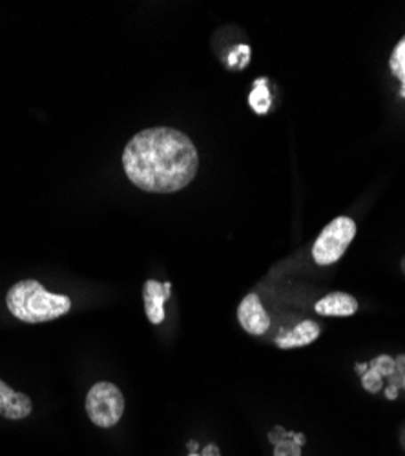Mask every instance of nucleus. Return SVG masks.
Returning a JSON list of instances; mask_svg holds the SVG:
<instances>
[{"instance_id":"nucleus-1","label":"nucleus","mask_w":405,"mask_h":456,"mask_svg":"<svg viewBox=\"0 0 405 456\" xmlns=\"http://www.w3.org/2000/svg\"><path fill=\"white\" fill-rule=\"evenodd\" d=\"M123 168L144 192L172 194L194 181L199 154L187 134L156 126L130 139L123 151Z\"/></svg>"},{"instance_id":"nucleus-15","label":"nucleus","mask_w":405,"mask_h":456,"mask_svg":"<svg viewBox=\"0 0 405 456\" xmlns=\"http://www.w3.org/2000/svg\"><path fill=\"white\" fill-rule=\"evenodd\" d=\"M248 55H250V50L247 46H238L231 53V66H236V68L245 66V62H248Z\"/></svg>"},{"instance_id":"nucleus-23","label":"nucleus","mask_w":405,"mask_h":456,"mask_svg":"<svg viewBox=\"0 0 405 456\" xmlns=\"http://www.w3.org/2000/svg\"><path fill=\"white\" fill-rule=\"evenodd\" d=\"M401 271H403V274H405V257L401 259Z\"/></svg>"},{"instance_id":"nucleus-18","label":"nucleus","mask_w":405,"mask_h":456,"mask_svg":"<svg viewBox=\"0 0 405 456\" xmlns=\"http://www.w3.org/2000/svg\"><path fill=\"white\" fill-rule=\"evenodd\" d=\"M201 456H221V452H219L217 445L208 444V445L203 449V454H201Z\"/></svg>"},{"instance_id":"nucleus-14","label":"nucleus","mask_w":405,"mask_h":456,"mask_svg":"<svg viewBox=\"0 0 405 456\" xmlns=\"http://www.w3.org/2000/svg\"><path fill=\"white\" fill-rule=\"evenodd\" d=\"M274 456H302V447L294 440H283L274 445Z\"/></svg>"},{"instance_id":"nucleus-8","label":"nucleus","mask_w":405,"mask_h":456,"mask_svg":"<svg viewBox=\"0 0 405 456\" xmlns=\"http://www.w3.org/2000/svg\"><path fill=\"white\" fill-rule=\"evenodd\" d=\"M314 311L320 316H352L358 311V301L351 294L333 292L321 297L314 305Z\"/></svg>"},{"instance_id":"nucleus-6","label":"nucleus","mask_w":405,"mask_h":456,"mask_svg":"<svg viewBox=\"0 0 405 456\" xmlns=\"http://www.w3.org/2000/svg\"><path fill=\"white\" fill-rule=\"evenodd\" d=\"M33 403L31 398L13 391L8 384L0 379V414L8 420H22L28 414H31Z\"/></svg>"},{"instance_id":"nucleus-12","label":"nucleus","mask_w":405,"mask_h":456,"mask_svg":"<svg viewBox=\"0 0 405 456\" xmlns=\"http://www.w3.org/2000/svg\"><path fill=\"white\" fill-rule=\"evenodd\" d=\"M361 384H363V389L369 391V393H378L382 389V374L369 367L367 369V372L361 376Z\"/></svg>"},{"instance_id":"nucleus-11","label":"nucleus","mask_w":405,"mask_h":456,"mask_svg":"<svg viewBox=\"0 0 405 456\" xmlns=\"http://www.w3.org/2000/svg\"><path fill=\"white\" fill-rule=\"evenodd\" d=\"M389 66L394 77L401 83V97H405V35L391 53Z\"/></svg>"},{"instance_id":"nucleus-2","label":"nucleus","mask_w":405,"mask_h":456,"mask_svg":"<svg viewBox=\"0 0 405 456\" xmlns=\"http://www.w3.org/2000/svg\"><path fill=\"white\" fill-rule=\"evenodd\" d=\"M10 313L24 323H45L69 313L71 299L48 292L43 283L24 280L15 283L6 296Z\"/></svg>"},{"instance_id":"nucleus-9","label":"nucleus","mask_w":405,"mask_h":456,"mask_svg":"<svg viewBox=\"0 0 405 456\" xmlns=\"http://www.w3.org/2000/svg\"><path fill=\"white\" fill-rule=\"evenodd\" d=\"M142 297H144V311L146 316H149L150 323L159 325L165 322V301L170 299L165 294V287L163 283L156 281V280H149L144 283L142 289Z\"/></svg>"},{"instance_id":"nucleus-13","label":"nucleus","mask_w":405,"mask_h":456,"mask_svg":"<svg viewBox=\"0 0 405 456\" xmlns=\"http://www.w3.org/2000/svg\"><path fill=\"white\" fill-rule=\"evenodd\" d=\"M369 367L377 369L382 376H391V374L394 372V369H396V363H394V360H393L391 356L382 354V356L375 358V360L369 363Z\"/></svg>"},{"instance_id":"nucleus-16","label":"nucleus","mask_w":405,"mask_h":456,"mask_svg":"<svg viewBox=\"0 0 405 456\" xmlns=\"http://www.w3.org/2000/svg\"><path fill=\"white\" fill-rule=\"evenodd\" d=\"M296 435V433H292V431H287V429H283V428H274L271 433H269V440L276 445V444H279V442H283V440H292V436Z\"/></svg>"},{"instance_id":"nucleus-7","label":"nucleus","mask_w":405,"mask_h":456,"mask_svg":"<svg viewBox=\"0 0 405 456\" xmlns=\"http://www.w3.org/2000/svg\"><path fill=\"white\" fill-rule=\"evenodd\" d=\"M321 334V327L316 322L305 320L298 323L292 330H283L276 338V346L279 349H296V347H305L311 346L312 341Z\"/></svg>"},{"instance_id":"nucleus-4","label":"nucleus","mask_w":405,"mask_h":456,"mask_svg":"<svg viewBox=\"0 0 405 456\" xmlns=\"http://www.w3.org/2000/svg\"><path fill=\"white\" fill-rule=\"evenodd\" d=\"M125 396L121 389L109 382L95 384L86 396V414L90 420L101 428L109 429L123 418Z\"/></svg>"},{"instance_id":"nucleus-20","label":"nucleus","mask_w":405,"mask_h":456,"mask_svg":"<svg viewBox=\"0 0 405 456\" xmlns=\"http://www.w3.org/2000/svg\"><path fill=\"white\" fill-rule=\"evenodd\" d=\"M292 440H294V444H298L300 447H302V445H305V435H300V433H296V435L292 436Z\"/></svg>"},{"instance_id":"nucleus-22","label":"nucleus","mask_w":405,"mask_h":456,"mask_svg":"<svg viewBox=\"0 0 405 456\" xmlns=\"http://www.w3.org/2000/svg\"><path fill=\"white\" fill-rule=\"evenodd\" d=\"M189 449H190V452H198V449H199V445H198V442H196V440H192V442H189Z\"/></svg>"},{"instance_id":"nucleus-24","label":"nucleus","mask_w":405,"mask_h":456,"mask_svg":"<svg viewBox=\"0 0 405 456\" xmlns=\"http://www.w3.org/2000/svg\"><path fill=\"white\" fill-rule=\"evenodd\" d=\"M401 387H403V389H405V374H403V376H401Z\"/></svg>"},{"instance_id":"nucleus-5","label":"nucleus","mask_w":405,"mask_h":456,"mask_svg":"<svg viewBox=\"0 0 405 456\" xmlns=\"http://www.w3.org/2000/svg\"><path fill=\"white\" fill-rule=\"evenodd\" d=\"M238 320L243 330L252 336H262L271 327V316L255 294H248L243 297L238 307Z\"/></svg>"},{"instance_id":"nucleus-21","label":"nucleus","mask_w":405,"mask_h":456,"mask_svg":"<svg viewBox=\"0 0 405 456\" xmlns=\"http://www.w3.org/2000/svg\"><path fill=\"white\" fill-rule=\"evenodd\" d=\"M367 369H369V363H356V372L360 376H363L367 372Z\"/></svg>"},{"instance_id":"nucleus-10","label":"nucleus","mask_w":405,"mask_h":456,"mask_svg":"<svg viewBox=\"0 0 405 456\" xmlns=\"http://www.w3.org/2000/svg\"><path fill=\"white\" fill-rule=\"evenodd\" d=\"M248 101H250V106L255 113H262V116H263V113L269 111L272 99H271V92L267 88L265 79H257L254 83V88H252V94H250Z\"/></svg>"},{"instance_id":"nucleus-3","label":"nucleus","mask_w":405,"mask_h":456,"mask_svg":"<svg viewBox=\"0 0 405 456\" xmlns=\"http://www.w3.org/2000/svg\"><path fill=\"white\" fill-rule=\"evenodd\" d=\"M356 236V223L351 217H336L330 221L312 247V257L321 267L336 263Z\"/></svg>"},{"instance_id":"nucleus-17","label":"nucleus","mask_w":405,"mask_h":456,"mask_svg":"<svg viewBox=\"0 0 405 456\" xmlns=\"http://www.w3.org/2000/svg\"><path fill=\"white\" fill-rule=\"evenodd\" d=\"M394 363H396V369H394V372L393 374H396V376H403L405 374V354H401L398 360H394Z\"/></svg>"},{"instance_id":"nucleus-25","label":"nucleus","mask_w":405,"mask_h":456,"mask_svg":"<svg viewBox=\"0 0 405 456\" xmlns=\"http://www.w3.org/2000/svg\"><path fill=\"white\" fill-rule=\"evenodd\" d=\"M189 456H201V454H198V452H190Z\"/></svg>"},{"instance_id":"nucleus-19","label":"nucleus","mask_w":405,"mask_h":456,"mask_svg":"<svg viewBox=\"0 0 405 456\" xmlns=\"http://www.w3.org/2000/svg\"><path fill=\"white\" fill-rule=\"evenodd\" d=\"M385 396H387L389 400H394V398L398 396V387H394V386H389V387H387V391H385Z\"/></svg>"}]
</instances>
